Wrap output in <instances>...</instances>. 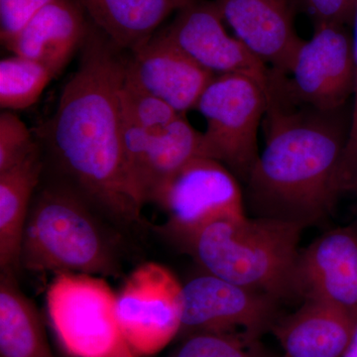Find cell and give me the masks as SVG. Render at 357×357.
<instances>
[{
	"label": "cell",
	"instance_id": "obj_1",
	"mask_svg": "<svg viewBox=\"0 0 357 357\" xmlns=\"http://www.w3.org/2000/svg\"><path fill=\"white\" fill-rule=\"evenodd\" d=\"M77 70L37 137L68 185L117 220L138 222L143 204L129 173L122 137L123 51L89 24Z\"/></svg>",
	"mask_w": 357,
	"mask_h": 357
},
{
	"label": "cell",
	"instance_id": "obj_15",
	"mask_svg": "<svg viewBox=\"0 0 357 357\" xmlns=\"http://www.w3.org/2000/svg\"><path fill=\"white\" fill-rule=\"evenodd\" d=\"M84 15L76 0H52L2 43L13 55L37 61L57 77L86 39L89 23Z\"/></svg>",
	"mask_w": 357,
	"mask_h": 357
},
{
	"label": "cell",
	"instance_id": "obj_26",
	"mask_svg": "<svg viewBox=\"0 0 357 357\" xmlns=\"http://www.w3.org/2000/svg\"><path fill=\"white\" fill-rule=\"evenodd\" d=\"M52 0H0V38L4 42L20 32Z\"/></svg>",
	"mask_w": 357,
	"mask_h": 357
},
{
	"label": "cell",
	"instance_id": "obj_18",
	"mask_svg": "<svg viewBox=\"0 0 357 357\" xmlns=\"http://www.w3.org/2000/svg\"><path fill=\"white\" fill-rule=\"evenodd\" d=\"M41 150L0 173V267L14 271L20 265L21 249L32 199L43 172Z\"/></svg>",
	"mask_w": 357,
	"mask_h": 357
},
{
	"label": "cell",
	"instance_id": "obj_25",
	"mask_svg": "<svg viewBox=\"0 0 357 357\" xmlns=\"http://www.w3.org/2000/svg\"><path fill=\"white\" fill-rule=\"evenodd\" d=\"M354 34H352V50L354 62V102L351 112L349 141L345 150L344 164H342V188L344 192L354 191L357 176V4L354 11Z\"/></svg>",
	"mask_w": 357,
	"mask_h": 357
},
{
	"label": "cell",
	"instance_id": "obj_14",
	"mask_svg": "<svg viewBox=\"0 0 357 357\" xmlns=\"http://www.w3.org/2000/svg\"><path fill=\"white\" fill-rule=\"evenodd\" d=\"M236 37L270 69L287 75L303 40L295 28L299 0H213Z\"/></svg>",
	"mask_w": 357,
	"mask_h": 357
},
{
	"label": "cell",
	"instance_id": "obj_20",
	"mask_svg": "<svg viewBox=\"0 0 357 357\" xmlns=\"http://www.w3.org/2000/svg\"><path fill=\"white\" fill-rule=\"evenodd\" d=\"M0 357H54L39 312L13 271L0 279Z\"/></svg>",
	"mask_w": 357,
	"mask_h": 357
},
{
	"label": "cell",
	"instance_id": "obj_21",
	"mask_svg": "<svg viewBox=\"0 0 357 357\" xmlns=\"http://www.w3.org/2000/svg\"><path fill=\"white\" fill-rule=\"evenodd\" d=\"M56 77L48 67L21 56L0 62V107L4 110L28 109L39 100Z\"/></svg>",
	"mask_w": 357,
	"mask_h": 357
},
{
	"label": "cell",
	"instance_id": "obj_29",
	"mask_svg": "<svg viewBox=\"0 0 357 357\" xmlns=\"http://www.w3.org/2000/svg\"><path fill=\"white\" fill-rule=\"evenodd\" d=\"M354 191H357V176H356V185H354Z\"/></svg>",
	"mask_w": 357,
	"mask_h": 357
},
{
	"label": "cell",
	"instance_id": "obj_10",
	"mask_svg": "<svg viewBox=\"0 0 357 357\" xmlns=\"http://www.w3.org/2000/svg\"><path fill=\"white\" fill-rule=\"evenodd\" d=\"M277 301L204 272L183 284L181 333H232L260 337L277 319Z\"/></svg>",
	"mask_w": 357,
	"mask_h": 357
},
{
	"label": "cell",
	"instance_id": "obj_17",
	"mask_svg": "<svg viewBox=\"0 0 357 357\" xmlns=\"http://www.w3.org/2000/svg\"><path fill=\"white\" fill-rule=\"evenodd\" d=\"M84 13L117 47L132 52L149 41L172 13L195 0H76Z\"/></svg>",
	"mask_w": 357,
	"mask_h": 357
},
{
	"label": "cell",
	"instance_id": "obj_24",
	"mask_svg": "<svg viewBox=\"0 0 357 357\" xmlns=\"http://www.w3.org/2000/svg\"><path fill=\"white\" fill-rule=\"evenodd\" d=\"M38 142L20 116L3 110L0 114V173L15 166L37 147Z\"/></svg>",
	"mask_w": 357,
	"mask_h": 357
},
{
	"label": "cell",
	"instance_id": "obj_27",
	"mask_svg": "<svg viewBox=\"0 0 357 357\" xmlns=\"http://www.w3.org/2000/svg\"><path fill=\"white\" fill-rule=\"evenodd\" d=\"M299 3L314 25H349L352 24L357 0H299Z\"/></svg>",
	"mask_w": 357,
	"mask_h": 357
},
{
	"label": "cell",
	"instance_id": "obj_23",
	"mask_svg": "<svg viewBox=\"0 0 357 357\" xmlns=\"http://www.w3.org/2000/svg\"><path fill=\"white\" fill-rule=\"evenodd\" d=\"M121 102L136 121L150 133L160 132L183 115L156 96L128 84L126 79L122 84Z\"/></svg>",
	"mask_w": 357,
	"mask_h": 357
},
{
	"label": "cell",
	"instance_id": "obj_9",
	"mask_svg": "<svg viewBox=\"0 0 357 357\" xmlns=\"http://www.w3.org/2000/svg\"><path fill=\"white\" fill-rule=\"evenodd\" d=\"M276 74L301 105L323 112L344 109L354 89L352 35L347 25H314L311 38L303 40L296 51L288 74Z\"/></svg>",
	"mask_w": 357,
	"mask_h": 357
},
{
	"label": "cell",
	"instance_id": "obj_16",
	"mask_svg": "<svg viewBox=\"0 0 357 357\" xmlns=\"http://www.w3.org/2000/svg\"><path fill=\"white\" fill-rule=\"evenodd\" d=\"M357 323L314 301L277 319L271 331L281 345L280 357H342L351 344Z\"/></svg>",
	"mask_w": 357,
	"mask_h": 357
},
{
	"label": "cell",
	"instance_id": "obj_19",
	"mask_svg": "<svg viewBox=\"0 0 357 357\" xmlns=\"http://www.w3.org/2000/svg\"><path fill=\"white\" fill-rule=\"evenodd\" d=\"M204 157L203 133L180 115L158 133H150L146 154L135 177L143 204L155 202L160 191L189 162Z\"/></svg>",
	"mask_w": 357,
	"mask_h": 357
},
{
	"label": "cell",
	"instance_id": "obj_6",
	"mask_svg": "<svg viewBox=\"0 0 357 357\" xmlns=\"http://www.w3.org/2000/svg\"><path fill=\"white\" fill-rule=\"evenodd\" d=\"M266 107L267 89L243 75L215 76L196 105L206 121L204 157L220 162L244 184L259 157Z\"/></svg>",
	"mask_w": 357,
	"mask_h": 357
},
{
	"label": "cell",
	"instance_id": "obj_8",
	"mask_svg": "<svg viewBox=\"0 0 357 357\" xmlns=\"http://www.w3.org/2000/svg\"><path fill=\"white\" fill-rule=\"evenodd\" d=\"M183 284L172 271L148 262L133 270L116 294V314L136 357L155 356L182 331Z\"/></svg>",
	"mask_w": 357,
	"mask_h": 357
},
{
	"label": "cell",
	"instance_id": "obj_11",
	"mask_svg": "<svg viewBox=\"0 0 357 357\" xmlns=\"http://www.w3.org/2000/svg\"><path fill=\"white\" fill-rule=\"evenodd\" d=\"M213 0H195L176 14L167 36L215 76L243 75L268 88L271 69L225 27Z\"/></svg>",
	"mask_w": 357,
	"mask_h": 357
},
{
	"label": "cell",
	"instance_id": "obj_12",
	"mask_svg": "<svg viewBox=\"0 0 357 357\" xmlns=\"http://www.w3.org/2000/svg\"><path fill=\"white\" fill-rule=\"evenodd\" d=\"M294 284L296 297L357 323V225L330 230L300 250Z\"/></svg>",
	"mask_w": 357,
	"mask_h": 357
},
{
	"label": "cell",
	"instance_id": "obj_3",
	"mask_svg": "<svg viewBox=\"0 0 357 357\" xmlns=\"http://www.w3.org/2000/svg\"><path fill=\"white\" fill-rule=\"evenodd\" d=\"M305 227L271 218H223L185 243L206 273L265 293L277 301L296 297V263Z\"/></svg>",
	"mask_w": 357,
	"mask_h": 357
},
{
	"label": "cell",
	"instance_id": "obj_7",
	"mask_svg": "<svg viewBox=\"0 0 357 357\" xmlns=\"http://www.w3.org/2000/svg\"><path fill=\"white\" fill-rule=\"evenodd\" d=\"M167 215L166 232L185 243L206 225L246 217L239 180L217 160L198 157L183 167L155 199Z\"/></svg>",
	"mask_w": 357,
	"mask_h": 357
},
{
	"label": "cell",
	"instance_id": "obj_2",
	"mask_svg": "<svg viewBox=\"0 0 357 357\" xmlns=\"http://www.w3.org/2000/svg\"><path fill=\"white\" fill-rule=\"evenodd\" d=\"M351 116L301 105L270 75L263 119L265 143L245 182L244 201L255 218L321 222L342 192Z\"/></svg>",
	"mask_w": 357,
	"mask_h": 357
},
{
	"label": "cell",
	"instance_id": "obj_5",
	"mask_svg": "<svg viewBox=\"0 0 357 357\" xmlns=\"http://www.w3.org/2000/svg\"><path fill=\"white\" fill-rule=\"evenodd\" d=\"M49 321L70 357H136L116 314V294L102 277L55 274L46 293Z\"/></svg>",
	"mask_w": 357,
	"mask_h": 357
},
{
	"label": "cell",
	"instance_id": "obj_4",
	"mask_svg": "<svg viewBox=\"0 0 357 357\" xmlns=\"http://www.w3.org/2000/svg\"><path fill=\"white\" fill-rule=\"evenodd\" d=\"M67 184L48 185L33 199L20 264L35 272L114 276V249L89 211Z\"/></svg>",
	"mask_w": 357,
	"mask_h": 357
},
{
	"label": "cell",
	"instance_id": "obj_22",
	"mask_svg": "<svg viewBox=\"0 0 357 357\" xmlns=\"http://www.w3.org/2000/svg\"><path fill=\"white\" fill-rule=\"evenodd\" d=\"M260 337L241 333H192L174 357H272Z\"/></svg>",
	"mask_w": 357,
	"mask_h": 357
},
{
	"label": "cell",
	"instance_id": "obj_28",
	"mask_svg": "<svg viewBox=\"0 0 357 357\" xmlns=\"http://www.w3.org/2000/svg\"><path fill=\"white\" fill-rule=\"evenodd\" d=\"M342 357H357V328L351 344L347 347V351L344 352Z\"/></svg>",
	"mask_w": 357,
	"mask_h": 357
},
{
	"label": "cell",
	"instance_id": "obj_13",
	"mask_svg": "<svg viewBox=\"0 0 357 357\" xmlns=\"http://www.w3.org/2000/svg\"><path fill=\"white\" fill-rule=\"evenodd\" d=\"M215 74L195 62L165 32L129 53L124 79L135 88L168 103L185 115L196 109L202 93Z\"/></svg>",
	"mask_w": 357,
	"mask_h": 357
}]
</instances>
